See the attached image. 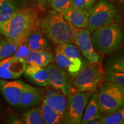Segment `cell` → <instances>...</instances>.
<instances>
[{"label": "cell", "mask_w": 124, "mask_h": 124, "mask_svg": "<svg viewBox=\"0 0 124 124\" xmlns=\"http://www.w3.org/2000/svg\"><path fill=\"white\" fill-rule=\"evenodd\" d=\"M37 28L55 44L72 43L78 28L63 17L62 13L50 10L37 20Z\"/></svg>", "instance_id": "obj_1"}, {"label": "cell", "mask_w": 124, "mask_h": 124, "mask_svg": "<svg viewBox=\"0 0 124 124\" xmlns=\"http://www.w3.org/2000/svg\"><path fill=\"white\" fill-rule=\"evenodd\" d=\"M37 20L33 9H18L0 27V34L8 39L24 43L29 33L36 28Z\"/></svg>", "instance_id": "obj_2"}, {"label": "cell", "mask_w": 124, "mask_h": 124, "mask_svg": "<svg viewBox=\"0 0 124 124\" xmlns=\"http://www.w3.org/2000/svg\"><path fill=\"white\" fill-rule=\"evenodd\" d=\"M94 48L104 55L116 52L124 44V32L118 23H113L96 29L91 35Z\"/></svg>", "instance_id": "obj_3"}, {"label": "cell", "mask_w": 124, "mask_h": 124, "mask_svg": "<svg viewBox=\"0 0 124 124\" xmlns=\"http://www.w3.org/2000/svg\"><path fill=\"white\" fill-rule=\"evenodd\" d=\"M97 102L101 114H109L124 106V87L117 83L102 82L97 93Z\"/></svg>", "instance_id": "obj_4"}, {"label": "cell", "mask_w": 124, "mask_h": 124, "mask_svg": "<svg viewBox=\"0 0 124 124\" xmlns=\"http://www.w3.org/2000/svg\"><path fill=\"white\" fill-rule=\"evenodd\" d=\"M88 12L89 15L87 28L90 33L100 27L120 21L118 9L107 0H100Z\"/></svg>", "instance_id": "obj_5"}, {"label": "cell", "mask_w": 124, "mask_h": 124, "mask_svg": "<svg viewBox=\"0 0 124 124\" xmlns=\"http://www.w3.org/2000/svg\"><path fill=\"white\" fill-rule=\"evenodd\" d=\"M98 63H89L71 80V92H95L104 75Z\"/></svg>", "instance_id": "obj_6"}, {"label": "cell", "mask_w": 124, "mask_h": 124, "mask_svg": "<svg viewBox=\"0 0 124 124\" xmlns=\"http://www.w3.org/2000/svg\"><path fill=\"white\" fill-rule=\"evenodd\" d=\"M93 92L70 93L67 96L68 103L64 117V124H79L89 98Z\"/></svg>", "instance_id": "obj_7"}, {"label": "cell", "mask_w": 124, "mask_h": 124, "mask_svg": "<svg viewBox=\"0 0 124 124\" xmlns=\"http://www.w3.org/2000/svg\"><path fill=\"white\" fill-rule=\"evenodd\" d=\"M54 62L49 63L46 67L48 74L50 86L61 91L64 95H68L71 92L72 78Z\"/></svg>", "instance_id": "obj_8"}, {"label": "cell", "mask_w": 124, "mask_h": 124, "mask_svg": "<svg viewBox=\"0 0 124 124\" xmlns=\"http://www.w3.org/2000/svg\"><path fill=\"white\" fill-rule=\"evenodd\" d=\"M75 44L89 63H99L100 57L93 46L90 32L86 28H78L74 38Z\"/></svg>", "instance_id": "obj_9"}, {"label": "cell", "mask_w": 124, "mask_h": 124, "mask_svg": "<svg viewBox=\"0 0 124 124\" xmlns=\"http://www.w3.org/2000/svg\"><path fill=\"white\" fill-rule=\"evenodd\" d=\"M25 63L24 59L13 56L0 61V79H15L24 73Z\"/></svg>", "instance_id": "obj_10"}, {"label": "cell", "mask_w": 124, "mask_h": 124, "mask_svg": "<svg viewBox=\"0 0 124 124\" xmlns=\"http://www.w3.org/2000/svg\"><path fill=\"white\" fill-rule=\"evenodd\" d=\"M25 83L21 80L0 79V91L4 98L13 106L18 107L21 91Z\"/></svg>", "instance_id": "obj_11"}, {"label": "cell", "mask_w": 124, "mask_h": 124, "mask_svg": "<svg viewBox=\"0 0 124 124\" xmlns=\"http://www.w3.org/2000/svg\"><path fill=\"white\" fill-rule=\"evenodd\" d=\"M44 97L43 89L25 83L20 96L18 107L27 108L38 106L43 102Z\"/></svg>", "instance_id": "obj_12"}, {"label": "cell", "mask_w": 124, "mask_h": 124, "mask_svg": "<svg viewBox=\"0 0 124 124\" xmlns=\"http://www.w3.org/2000/svg\"><path fill=\"white\" fill-rule=\"evenodd\" d=\"M66 96L58 90L46 89L44 91L43 102L64 118L68 103L67 97Z\"/></svg>", "instance_id": "obj_13"}, {"label": "cell", "mask_w": 124, "mask_h": 124, "mask_svg": "<svg viewBox=\"0 0 124 124\" xmlns=\"http://www.w3.org/2000/svg\"><path fill=\"white\" fill-rule=\"evenodd\" d=\"M24 73L28 79L37 86H50L48 74L46 67L36 65H25Z\"/></svg>", "instance_id": "obj_14"}, {"label": "cell", "mask_w": 124, "mask_h": 124, "mask_svg": "<svg viewBox=\"0 0 124 124\" xmlns=\"http://www.w3.org/2000/svg\"><path fill=\"white\" fill-rule=\"evenodd\" d=\"M55 62L72 79L86 66V65L70 59L56 49H55Z\"/></svg>", "instance_id": "obj_15"}, {"label": "cell", "mask_w": 124, "mask_h": 124, "mask_svg": "<svg viewBox=\"0 0 124 124\" xmlns=\"http://www.w3.org/2000/svg\"><path fill=\"white\" fill-rule=\"evenodd\" d=\"M65 20L77 28H87L89 21V12L71 7L62 13Z\"/></svg>", "instance_id": "obj_16"}, {"label": "cell", "mask_w": 124, "mask_h": 124, "mask_svg": "<svg viewBox=\"0 0 124 124\" xmlns=\"http://www.w3.org/2000/svg\"><path fill=\"white\" fill-rule=\"evenodd\" d=\"M24 61L25 65L46 67L49 63L55 62V56L46 50L30 51Z\"/></svg>", "instance_id": "obj_17"}, {"label": "cell", "mask_w": 124, "mask_h": 124, "mask_svg": "<svg viewBox=\"0 0 124 124\" xmlns=\"http://www.w3.org/2000/svg\"><path fill=\"white\" fill-rule=\"evenodd\" d=\"M101 117V113L98 104L97 93L93 92L85 108L80 124H89L92 121L100 119Z\"/></svg>", "instance_id": "obj_18"}, {"label": "cell", "mask_w": 124, "mask_h": 124, "mask_svg": "<svg viewBox=\"0 0 124 124\" xmlns=\"http://www.w3.org/2000/svg\"><path fill=\"white\" fill-rule=\"evenodd\" d=\"M31 51L46 50L48 46L46 37L39 29H34L25 40Z\"/></svg>", "instance_id": "obj_19"}, {"label": "cell", "mask_w": 124, "mask_h": 124, "mask_svg": "<svg viewBox=\"0 0 124 124\" xmlns=\"http://www.w3.org/2000/svg\"><path fill=\"white\" fill-rule=\"evenodd\" d=\"M55 49L74 61L82 63L86 66L89 63L82 54L79 48L76 45L72 44V43L56 44Z\"/></svg>", "instance_id": "obj_20"}, {"label": "cell", "mask_w": 124, "mask_h": 124, "mask_svg": "<svg viewBox=\"0 0 124 124\" xmlns=\"http://www.w3.org/2000/svg\"><path fill=\"white\" fill-rule=\"evenodd\" d=\"M41 114L44 124H64V118L42 102L40 106Z\"/></svg>", "instance_id": "obj_21"}, {"label": "cell", "mask_w": 124, "mask_h": 124, "mask_svg": "<svg viewBox=\"0 0 124 124\" xmlns=\"http://www.w3.org/2000/svg\"><path fill=\"white\" fill-rule=\"evenodd\" d=\"M17 10L14 0H0V27Z\"/></svg>", "instance_id": "obj_22"}, {"label": "cell", "mask_w": 124, "mask_h": 124, "mask_svg": "<svg viewBox=\"0 0 124 124\" xmlns=\"http://www.w3.org/2000/svg\"><path fill=\"white\" fill-rule=\"evenodd\" d=\"M18 41L6 39L0 40V61L12 56L21 44Z\"/></svg>", "instance_id": "obj_23"}, {"label": "cell", "mask_w": 124, "mask_h": 124, "mask_svg": "<svg viewBox=\"0 0 124 124\" xmlns=\"http://www.w3.org/2000/svg\"><path fill=\"white\" fill-rule=\"evenodd\" d=\"M22 123L25 124H43L44 121L40 107L31 108L23 114Z\"/></svg>", "instance_id": "obj_24"}, {"label": "cell", "mask_w": 124, "mask_h": 124, "mask_svg": "<svg viewBox=\"0 0 124 124\" xmlns=\"http://www.w3.org/2000/svg\"><path fill=\"white\" fill-rule=\"evenodd\" d=\"M100 120L101 124H124V106L114 112L104 114Z\"/></svg>", "instance_id": "obj_25"}, {"label": "cell", "mask_w": 124, "mask_h": 124, "mask_svg": "<svg viewBox=\"0 0 124 124\" xmlns=\"http://www.w3.org/2000/svg\"><path fill=\"white\" fill-rule=\"evenodd\" d=\"M105 69L124 73V54L113 56L108 59L105 64Z\"/></svg>", "instance_id": "obj_26"}, {"label": "cell", "mask_w": 124, "mask_h": 124, "mask_svg": "<svg viewBox=\"0 0 124 124\" xmlns=\"http://www.w3.org/2000/svg\"><path fill=\"white\" fill-rule=\"evenodd\" d=\"M103 79L105 81H109L117 83L124 87V73L115 72L113 71H106L104 73Z\"/></svg>", "instance_id": "obj_27"}, {"label": "cell", "mask_w": 124, "mask_h": 124, "mask_svg": "<svg viewBox=\"0 0 124 124\" xmlns=\"http://www.w3.org/2000/svg\"><path fill=\"white\" fill-rule=\"evenodd\" d=\"M72 0H52L50 3L51 8L62 13L72 7Z\"/></svg>", "instance_id": "obj_28"}, {"label": "cell", "mask_w": 124, "mask_h": 124, "mask_svg": "<svg viewBox=\"0 0 124 124\" xmlns=\"http://www.w3.org/2000/svg\"><path fill=\"white\" fill-rule=\"evenodd\" d=\"M95 1L96 0H72V7L88 12Z\"/></svg>", "instance_id": "obj_29"}, {"label": "cell", "mask_w": 124, "mask_h": 124, "mask_svg": "<svg viewBox=\"0 0 124 124\" xmlns=\"http://www.w3.org/2000/svg\"><path fill=\"white\" fill-rule=\"evenodd\" d=\"M30 51L31 50L29 49L28 46L24 42L20 45L16 51L15 54L12 55V56L15 58L24 59L26 58V56L28 55Z\"/></svg>", "instance_id": "obj_30"}, {"label": "cell", "mask_w": 124, "mask_h": 124, "mask_svg": "<svg viewBox=\"0 0 124 124\" xmlns=\"http://www.w3.org/2000/svg\"><path fill=\"white\" fill-rule=\"evenodd\" d=\"M52 0H39V3L42 8H46L48 5L50 4Z\"/></svg>", "instance_id": "obj_31"}, {"label": "cell", "mask_w": 124, "mask_h": 124, "mask_svg": "<svg viewBox=\"0 0 124 124\" xmlns=\"http://www.w3.org/2000/svg\"><path fill=\"white\" fill-rule=\"evenodd\" d=\"M89 124H101V122L100 119H98V120L92 121L91 122H89Z\"/></svg>", "instance_id": "obj_32"}, {"label": "cell", "mask_w": 124, "mask_h": 124, "mask_svg": "<svg viewBox=\"0 0 124 124\" xmlns=\"http://www.w3.org/2000/svg\"><path fill=\"white\" fill-rule=\"evenodd\" d=\"M114 1H116V2H118L119 4H121L122 5H124V0H114Z\"/></svg>", "instance_id": "obj_33"}]
</instances>
